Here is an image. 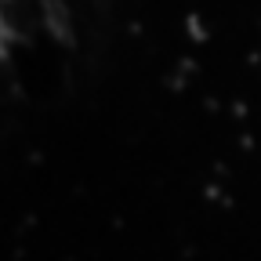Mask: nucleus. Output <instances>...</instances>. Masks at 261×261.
I'll return each mask as SVG.
<instances>
[{"label": "nucleus", "mask_w": 261, "mask_h": 261, "mask_svg": "<svg viewBox=\"0 0 261 261\" xmlns=\"http://www.w3.org/2000/svg\"><path fill=\"white\" fill-rule=\"evenodd\" d=\"M8 8H11V0H0V44H4V37H8V29H11Z\"/></svg>", "instance_id": "1"}]
</instances>
